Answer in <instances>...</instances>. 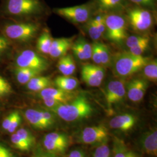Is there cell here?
<instances>
[{
	"instance_id": "obj_1",
	"label": "cell",
	"mask_w": 157,
	"mask_h": 157,
	"mask_svg": "<svg viewBox=\"0 0 157 157\" xmlns=\"http://www.w3.org/2000/svg\"><path fill=\"white\" fill-rule=\"evenodd\" d=\"M46 12L42 0H0V20L35 22L33 20Z\"/></svg>"
},
{
	"instance_id": "obj_2",
	"label": "cell",
	"mask_w": 157,
	"mask_h": 157,
	"mask_svg": "<svg viewBox=\"0 0 157 157\" xmlns=\"http://www.w3.org/2000/svg\"><path fill=\"white\" fill-rule=\"evenodd\" d=\"M39 30L40 25L37 23L0 20V33L12 45L30 42L36 37Z\"/></svg>"
},
{
	"instance_id": "obj_3",
	"label": "cell",
	"mask_w": 157,
	"mask_h": 157,
	"mask_svg": "<svg viewBox=\"0 0 157 157\" xmlns=\"http://www.w3.org/2000/svg\"><path fill=\"white\" fill-rule=\"evenodd\" d=\"M50 111L65 122H73L90 117L94 108L88 98L80 94L76 95L67 103L61 104Z\"/></svg>"
},
{
	"instance_id": "obj_4",
	"label": "cell",
	"mask_w": 157,
	"mask_h": 157,
	"mask_svg": "<svg viewBox=\"0 0 157 157\" xmlns=\"http://www.w3.org/2000/svg\"><path fill=\"white\" fill-rule=\"evenodd\" d=\"M150 61L148 57L138 56L130 52L119 53L113 61V73L120 78H126L137 73Z\"/></svg>"
},
{
	"instance_id": "obj_5",
	"label": "cell",
	"mask_w": 157,
	"mask_h": 157,
	"mask_svg": "<svg viewBox=\"0 0 157 157\" xmlns=\"http://www.w3.org/2000/svg\"><path fill=\"white\" fill-rule=\"evenodd\" d=\"M13 67H25L42 73L50 67V62L37 52L26 49L17 52L13 57Z\"/></svg>"
},
{
	"instance_id": "obj_6",
	"label": "cell",
	"mask_w": 157,
	"mask_h": 157,
	"mask_svg": "<svg viewBox=\"0 0 157 157\" xmlns=\"http://www.w3.org/2000/svg\"><path fill=\"white\" fill-rule=\"evenodd\" d=\"M105 36L109 41L120 44L127 37L126 20L120 14L105 15Z\"/></svg>"
},
{
	"instance_id": "obj_7",
	"label": "cell",
	"mask_w": 157,
	"mask_h": 157,
	"mask_svg": "<svg viewBox=\"0 0 157 157\" xmlns=\"http://www.w3.org/2000/svg\"><path fill=\"white\" fill-rule=\"evenodd\" d=\"M56 114L48 109L28 108L24 112V117L33 128L37 130L50 129L56 124Z\"/></svg>"
},
{
	"instance_id": "obj_8",
	"label": "cell",
	"mask_w": 157,
	"mask_h": 157,
	"mask_svg": "<svg viewBox=\"0 0 157 157\" xmlns=\"http://www.w3.org/2000/svg\"><path fill=\"white\" fill-rule=\"evenodd\" d=\"M70 144L69 136L63 132H52L44 135L42 147L47 151L62 155L67 151Z\"/></svg>"
},
{
	"instance_id": "obj_9",
	"label": "cell",
	"mask_w": 157,
	"mask_h": 157,
	"mask_svg": "<svg viewBox=\"0 0 157 157\" xmlns=\"http://www.w3.org/2000/svg\"><path fill=\"white\" fill-rule=\"evenodd\" d=\"M109 132L103 125H97L84 128L78 133L76 139L80 144L98 145L108 140Z\"/></svg>"
},
{
	"instance_id": "obj_10",
	"label": "cell",
	"mask_w": 157,
	"mask_h": 157,
	"mask_svg": "<svg viewBox=\"0 0 157 157\" xmlns=\"http://www.w3.org/2000/svg\"><path fill=\"white\" fill-rule=\"evenodd\" d=\"M128 17L131 26L136 31L144 32L149 29L152 26L151 13L144 8L130 9Z\"/></svg>"
},
{
	"instance_id": "obj_11",
	"label": "cell",
	"mask_w": 157,
	"mask_h": 157,
	"mask_svg": "<svg viewBox=\"0 0 157 157\" xmlns=\"http://www.w3.org/2000/svg\"><path fill=\"white\" fill-rule=\"evenodd\" d=\"M104 94L107 106L109 108L122 102L126 95L124 80L120 78L110 81L105 87Z\"/></svg>"
},
{
	"instance_id": "obj_12",
	"label": "cell",
	"mask_w": 157,
	"mask_h": 157,
	"mask_svg": "<svg viewBox=\"0 0 157 157\" xmlns=\"http://www.w3.org/2000/svg\"><path fill=\"white\" fill-rule=\"evenodd\" d=\"M54 12L75 23L86 22L90 18L91 10L87 5L56 8Z\"/></svg>"
},
{
	"instance_id": "obj_13",
	"label": "cell",
	"mask_w": 157,
	"mask_h": 157,
	"mask_svg": "<svg viewBox=\"0 0 157 157\" xmlns=\"http://www.w3.org/2000/svg\"><path fill=\"white\" fill-rule=\"evenodd\" d=\"M105 69L100 65H85L81 71L82 80L90 87H98L101 85L104 77Z\"/></svg>"
},
{
	"instance_id": "obj_14",
	"label": "cell",
	"mask_w": 157,
	"mask_h": 157,
	"mask_svg": "<svg viewBox=\"0 0 157 157\" xmlns=\"http://www.w3.org/2000/svg\"><path fill=\"white\" fill-rule=\"evenodd\" d=\"M148 86V82L145 79H133L126 87V94L128 98L135 103L140 102L144 97Z\"/></svg>"
},
{
	"instance_id": "obj_15",
	"label": "cell",
	"mask_w": 157,
	"mask_h": 157,
	"mask_svg": "<svg viewBox=\"0 0 157 157\" xmlns=\"http://www.w3.org/2000/svg\"><path fill=\"white\" fill-rule=\"evenodd\" d=\"M141 150L149 155L157 156V130L156 128L148 130L141 136L139 140Z\"/></svg>"
},
{
	"instance_id": "obj_16",
	"label": "cell",
	"mask_w": 157,
	"mask_h": 157,
	"mask_svg": "<svg viewBox=\"0 0 157 157\" xmlns=\"http://www.w3.org/2000/svg\"><path fill=\"white\" fill-rule=\"evenodd\" d=\"M138 121V119L132 113H122L112 118L109 126L112 129L121 132H128L133 129Z\"/></svg>"
},
{
	"instance_id": "obj_17",
	"label": "cell",
	"mask_w": 157,
	"mask_h": 157,
	"mask_svg": "<svg viewBox=\"0 0 157 157\" xmlns=\"http://www.w3.org/2000/svg\"><path fill=\"white\" fill-rule=\"evenodd\" d=\"M38 96L41 98H51L59 101L61 104L67 103L76 96L72 91H67L58 88L49 87L39 92Z\"/></svg>"
},
{
	"instance_id": "obj_18",
	"label": "cell",
	"mask_w": 157,
	"mask_h": 157,
	"mask_svg": "<svg viewBox=\"0 0 157 157\" xmlns=\"http://www.w3.org/2000/svg\"><path fill=\"white\" fill-rule=\"evenodd\" d=\"M72 45V40L67 38L53 39L48 55L53 59L59 58L65 56Z\"/></svg>"
},
{
	"instance_id": "obj_19",
	"label": "cell",
	"mask_w": 157,
	"mask_h": 157,
	"mask_svg": "<svg viewBox=\"0 0 157 157\" xmlns=\"http://www.w3.org/2000/svg\"><path fill=\"white\" fill-rule=\"evenodd\" d=\"M12 72L19 84L25 85L34 77L40 75L41 73L28 68L13 67Z\"/></svg>"
},
{
	"instance_id": "obj_20",
	"label": "cell",
	"mask_w": 157,
	"mask_h": 157,
	"mask_svg": "<svg viewBox=\"0 0 157 157\" xmlns=\"http://www.w3.org/2000/svg\"><path fill=\"white\" fill-rule=\"evenodd\" d=\"M111 153L112 157H139L124 141L118 137H114Z\"/></svg>"
},
{
	"instance_id": "obj_21",
	"label": "cell",
	"mask_w": 157,
	"mask_h": 157,
	"mask_svg": "<svg viewBox=\"0 0 157 157\" xmlns=\"http://www.w3.org/2000/svg\"><path fill=\"white\" fill-rule=\"evenodd\" d=\"M52 81L50 77L38 75L32 78L27 84H25L26 88L28 90L39 93L45 88L51 87Z\"/></svg>"
},
{
	"instance_id": "obj_22",
	"label": "cell",
	"mask_w": 157,
	"mask_h": 157,
	"mask_svg": "<svg viewBox=\"0 0 157 157\" xmlns=\"http://www.w3.org/2000/svg\"><path fill=\"white\" fill-rule=\"evenodd\" d=\"M54 83L57 88L67 91H72L78 85V80L71 76H60L54 80Z\"/></svg>"
},
{
	"instance_id": "obj_23",
	"label": "cell",
	"mask_w": 157,
	"mask_h": 157,
	"mask_svg": "<svg viewBox=\"0 0 157 157\" xmlns=\"http://www.w3.org/2000/svg\"><path fill=\"white\" fill-rule=\"evenodd\" d=\"M52 40L53 39L50 33L47 30L43 32L37 40L36 44L37 49L40 53L44 55H48Z\"/></svg>"
},
{
	"instance_id": "obj_24",
	"label": "cell",
	"mask_w": 157,
	"mask_h": 157,
	"mask_svg": "<svg viewBox=\"0 0 157 157\" xmlns=\"http://www.w3.org/2000/svg\"><path fill=\"white\" fill-rule=\"evenodd\" d=\"M143 74L147 79L156 82L157 80V59L150 61L143 69Z\"/></svg>"
},
{
	"instance_id": "obj_25",
	"label": "cell",
	"mask_w": 157,
	"mask_h": 157,
	"mask_svg": "<svg viewBox=\"0 0 157 157\" xmlns=\"http://www.w3.org/2000/svg\"><path fill=\"white\" fill-rule=\"evenodd\" d=\"M124 0H96L98 8L102 11H110L122 6Z\"/></svg>"
},
{
	"instance_id": "obj_26",
	"label": "cell",
	"mask_w": 157,
	"mask_h": 157,
	"mask_svg": "<svg viewBox=\"0 0 157 157\" xmlns=\"http://www.w3.org/2000/svg\"><path fill=\"white\" fill-rule=\"evenodd\" d=\"M15 133L32 148H33L36 144V139L29 130L25 128H22L17 129Z\"/></svg>"
},
{
	"instance_id": "obj_27",
	"label": "cell",
	"mask_w": 157,
	"mask_h": 157,
	"mask_svg": "<svg viewBox=\"0 0 157 157\" xmlns=\"http://www.w3.org/2000/svg\"><path fill=\"white\" fill-rule=\"evenodd\" d=\"M107 143L108 141H106L97 145L92 157H112L110 147Z\"/></svg>"
},
{
	"instance_id": "obj_28",
	"label": "cell",
	"mask_w": 157,
	"mask_h": 157,
	"mask_svg": "<svg viewBox=\"0 0 157 157\" xmlns=\"http://www.w3.org/2000/svg\"><path fill=\"white\" fill-rule=\"evenodd\" d=\"M11 141L13 146L20 151H29L32 149V148L22 139L15 132L13 133L11 135Z\"/></svg>"
},
{
	"instance_id": "obj_29",
	"label": "cell",
	"mask_w": 157,
	"mask_h": 157,
	"mask_svg": "<svg viewBox=\"0 0 157 157\" xmlns=\"http://www.w3.org/2000/svg\"><path fill=\"white\" fill-rule=\"evenodd\" d=\"M12 93L11 84L6 78L0 75V98L7 97Z\"/></svg>"
},
{
	"instance_id": "obj_30",
	"label": "cell",
	"mask_w": 157,
	"mask_h": 157,
	"mask_svg": "<svg viewBox=\"0 0 157 157\" xmlns=\"http://www.w3.org/2000/svg\"><path fill=\"white\" fill-rule=\"evenodd\" d=\"M12 46L11 43L0 33V62L10 53Z\"/></svg>"
},
{
	"instance_id": "obj_31",
	"label": "cell",
	"mask_w": 157,
	"mask_h": 157,
	"mask_svg": "<svg viewBox=\"0 0 157 157\" xmlns=\"http://www.w3.org/2000/svg\"><path fill=\"white\" fill-rule=\"evenodd\" d=\"M150 38L146 40L145 41L141 42L133 47L129 48V52L135 56H141L146 51L149 46Z\"/></svg>"
},
{
	"instance_id": "obj_32",
	"label": "cell",
	"mask_w": 157,
	"mask_h": 157,
	"mask_svg": "<svg viewBox=\"0 0 157 157\" xmlns=\"http://www.w3.org/2000/svg\"><path fill=\"white\" fill-rule=\"evenodd\" d=\"M12 112L13 117L12 119L11 123L7 130V132L10 133H15L22 122V117L19 112L17 111H12Z\"/></svg>"
},
{
	"instance_id": "obj_33",
	"label": "cell",
	"mask_w": 157,
	"mask_h": 157,
	"mask_svg": "<svg viewBox=\"0 0 157 157\" xmlns=\"http://www.w3.org/2000/svg\"><path fill=\"white\" fill-rule=\"evenodd\" d=\"M101 65L108 66L111 63V55L108 47L103 43H100Z\"/></svg>"
},
{
	"instance_id": "obj_34",
	"label": "cell",
	"mask_w": 157,
	"mask_h": 157,
	"mask_svg": "<svg viewBox=\"0 0 157 157\" xmlns=\"http://www.w3.org/2000/svg\"><path fill=\"white\" fill-rule=\"evenodd\" d=\"M31 157H61L53 153H51L45 150L40 144L34 146Z\"/></svg>"
},
{
	"instance_id": "obj_35",
	"label": "cell",
	"mask_w": 157,
	"mask_h": 157,
	"mask_svg": "<svg viewBox=\"0 0 157 157\" xmlns=\"http://www.w3.org/2000/svg\"><path fill=\"white\" fill-rule=\"evenodd\" d=\"M87 30L91 39L97 40L101 38L102 35L98 31L95 24L92 19H90L87 25Z\"/></svg>"
},
{
	"instance_id": "obj_36",
	"label": "cell",
	"mask_w": 157,
	"mask_h": 157,
	"mask_svg": "<svg viewBox=\"0 0 157 157\" xmlns=\"http://www.w3.org/2000/svg\"><path fill=\"white\" fill-rule=\"evenodd\" d=\"M71 48L73 51V54L78 58V59L81 61L87 60L84 51L82 48V47L80 44L78 39L74 43H72Z\"/></svg>"
},
{
	"instance_id": "obj_37",
	"label": "cell",
	"mask_w": 157,
	"mask_h": 157,
	"mask_svg": "<svg viewBox=\"0 0 157 157\" xmlns=\"http://www.w3.org/2000/svg\"><path fill=\"white\" fill-rule=\"evenodd\" d=\"M91 59L95 63L96 65H101L100 48L99 42H94L92 45Z\"/></svg>"
},
{
	"instance_id": "obj_38",
	"label": "cell",
	"mask_w": 157,
	"mask_h": 157,
	"mask_svg": "<svg viewBox=\"0 0 157 157\" xmlns=\"http://www.w3.org/2000/svg\"><path fill=\"white\" fill-rule=\"evenodd\" d=\"M148 39V37L145 36H130L128 38L126 39V45L130 48L133 47L137 44L140 43L145 41L146 40Z\"/></svg>"
},
{
	"instance_id": "obj_39",
	"label": "cell",
	"mask_w": 157,
	"mask_h": 157,
	"mask_svg": "<svg viewBox=\"0 0 157 157\" xmlns=\"http://www.w3.org/2000/svg\"><path fill=\"white\" fill-rule=\"evenodd\" d=\"M57 67L59 72L62 73L63 76H68L67 68V56H64L59 58L58 62Z\"/></svg>"
},
{
	"instance_id": "obj_40",
	"label": "cell",
	"mask_w": 157,
	"mask_h": 157,
	"mask_svg": "<svg viewBox=\"0 0 157 157\" xmlns=\"http://www.w3.org/2000/svg\"><path fill=\"white\" fill-rule=\"evenodd\" d=\"M0 157H17L8 146L0 142Z\"/></svg>"
},
{
	"instance_id": "obj_41",
	"label": "cell",
	"mask_w": 157,
	"mask_h": 157,
	"mask_svg": "<svg viewBox=\"0 0 157 157\" xmlns=\"http://www.w3.org/2000/svg\"><path fill=\"white\" fill-rule=\"evenodd\" d=\"M132 3L137 6H143L154 8L155 7V0H129Z\"/></svg>"
},
{
	"instance_id": "obj_42",
	"label": "cell",
	"mask_w": 157,
	"mask_h": 157,
	"mask_svg": "<svg viewBox=\"0 0 157 157\" xmlns=\"http://www.w3.org/2000/svg\"><path fill=\"white\" fill-rule=\"evenodd\" d=\"M67 73H68V76H71L75 73L76 67L75 62L73 59V57L70 55H67Z\"/></svg>"
},
{
	"instance_id": "obj_43",
	"label": "cell",
	"mask_w": 157,
	"mask_h": 157,
	"mask_svg": "<svg viewBox=\"0 0 157 157\" xmlns=\"http://www.w3.org/2000/svg\"><path fill=\"white\" fill-rule=\"evenodd\" d=\"M65 157H87V156L83 150L75 148L69 152Z\"/></svg>"
},
{
	"instance_id": "obj_44",
	"label": "cell",
	"mask_w": 157,
	"mask_h": 157,
	"mask_svg": "<svg viewBox=\"0 0 157 157\" xmlns=\"http://www.w3.org/2000/svg\"><path fill=\"white\" fill-rule=\"evenodd\" d=\"M12 117H13V112H11L4 118V119L2 122V124H1L2 128L4 130L7 132V130L11 123Z\"/></svg>"
},
{
	"instance_id": "obj_45",
	"label": "cell",
	"mask_w": 157,
	"mask_h": 157,
	"mask_svg": "<svg viewBox=\"0 0 157 157\" xmlns=\"http://www.w3.org/2000/svg\"><path fill=\"white\" fill-rule=\"evenodd\" d=\"M95 24L96 28L97 29L98 31L102 36L105 32V25L104 21V22H101L98 23H95Z\"/></svg>"
},
{
	"instance_id": "obj_46",
	"label": "cell",
	"mask_w": 157,
	"mask_h": 157,
	"mask_svg": "<svg viewBox=\"0 0 157 157\" xmlns=\"http://www.w3.org/2000/svg\"><path fill=\"white\" fill-rule=\"evenodd\" d=\"M0 108H1V105H0Z\"/></svg>"
}]
</instances>
